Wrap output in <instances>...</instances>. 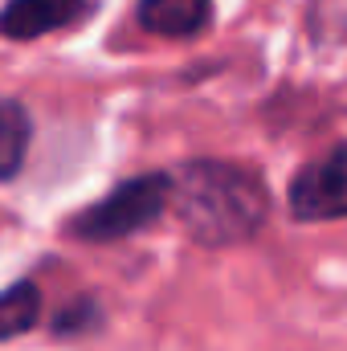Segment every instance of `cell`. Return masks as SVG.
<instances>
[{"label": "cell", "instance_id": "6da1fadb", "mask_svg": "<svg viewBox=\"0 0 347 351\" xmlns=\"http://www.w3.org/2000/svg\"><path fill=\"white\" fill-rule=\"evenodd\" d=\"M168 204L200 245H241L270 217V192L241 164L229 160H192L168 176Z\"/></svg>", "mask_w": 347, "mask_h": 351}, {"label": "cell", "instance_id": "7a4b0ae2", "mask_svg": "<svg viewBox=\"0 0 347 351\" xmlns=\"http://www.w3.org/2000/svg\"><path fill=\"white\" fill-rule=\"evenodd\" d=\"M168 176H135L127 184H119L115 192H106L98 204H90L86 213L74 221V233L86 241H119L139 233L143 225H152L164 208H168Z\"/></svg>", "mask_w": 347, "mask_h": 351}, {"label": "cell", "instance_id": "3957f363", "mask_svg": "<svg viewBox=\"0 0 347 351\" xmlns=\"http://www.w3.org/2000/svg\"><path fill=\"white\" fill-rule=\"evenodd\" d=\"M290 213L298 221H335L347 217V147L327 152L307 164L290 184Z\"/></svg>", "mask_w": 347, "mask_h": 351}, {"label": "cell", "instance_id": "277c9868", "mask_svg": "<svg viewBox=\"0 0 347 351\" xmlns=\"http://www.w3.org/2000/svg\"><path fill=\"white\" fill-rule=\"evenodd\" d=\"M82 12V0H8L0 12V33L8 41H33L70 25Z\"/></svg>", "mask_w": 347, "mask_h": 351}, {"label": "cell", "instance_id": "5b68a950", "mask_svg": "<svg viewBox=\"0 0 347 351\" xmlns=\"http://www.w3.org/2000/svg\"><path fill=\"white\" fill-rule=\"evenodd\" d=\"M213 16V0H139V25L156 37H196Z\"/></svg>", "mask_w": 347, "mask_h": 351}, {"label": "cell", "instance_id": "8992f818", "mask_svg": "<svg viewBox=\"0 0 347 351\" xmlns=\"http://www.w3.org/2000/svg\"><path fill=\"white\" fill-rule=\"evenodd\" d=\"M29 152V110L12 98H0V180L16 176Z\"/></svg>", "mask_w": 347, "mask_h": 351}, {"label": "cell", "instance_id": "52a82bcc", "mask_svg": "<svg viewBox=\"0 0 347 351\" xmlns=\"http://www.w3.org/2000/svg\"><path fill=\"white\" fill-rule=\"evenodd\" d=\"M41 315V294L33 282H16L0 294V343L12 335H25Z\"/></svg>", "mask_w": 347, "mask_h": 351}]
</instances>
